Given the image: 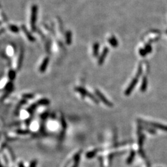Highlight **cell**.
Returning <instances> with one entry per match:
<instances>
[{
    "instance_id": "5",
    "label": "cell",
    "mask_w": 167,
    "mask_h": 167,
    "mask_svg": "<svg viewBox=\"0 0 167 167\" xmlns=\"http://www.w3.org/2000/svg\"><path fill=\"white\" fill-rule=\"evenodd\" d=\"M147 78L146 77H144V78L143 79L142 84V87H141L140 90H141L142 92H144V90H145V89H146V88H147Z\"/></svg>"
},
{
    "instance_id": "2",
    "label": "cell",
    "mask_w": 167,
    "mask_h": 167,
    "mask_svg": "<svg viewBox=\"0 0 167 167\" xmlns=\"http://www.w3.org/2000/svg\"><path fill=\"white\" fill-rule=\"evenodd\" d=\"M96 93H97V94L98 96L99 97V98H100V99H101V100L103 101V102L104 103H105L106 105H107V106H110V107H111V106H113V104L111 103L110 102V101H109L107 99H106V98H105V97H104L103 95V94H101V93L100 92L98 91V90H97V91L96 92Z\"/></svg>"
},
{
    "instance_id": "1",
    "label": "cell",
    "mask_w": 167,
    "mask_h": 167,
    "mask_svg": "<svg viewBox=\"0 0 167 167\" xmlns=\"http://www.w3.org/2000/svg\"><path fill=\"white\" fill-rule=\"evenodd\" d=\"M137 82V78H134V79L132 81L131 83L130 84V85H129V87H128V89H126L125 92V94L126 95H129V94H131V91L133 90V89H134V87H135V85H136Z\"/></svg>"
},
{
    "instance_id": "3",
    "label": "cell",
    "mask_w": 167,
    "mask_h": 167,
    "mask_svg": "<svg viewBox=\"0 0 167 167\" xmlns=\"http://www.w3.org/2000/svg\"><path fill=\"white\" fill-rule=\"evenodd\" d=\"M144 123L147 125H150L152 127H155V128H158V129H162V130L166 131H167V126H164V125H161V124H159V123H147V122H144Z\"/></svg>"
},
{
    "instance_id": "4",
    "label": "cell",
    "mask_w": 167,
    "mask_h": 167,
    "mask_svg": "<svg viewBox=\"0 0 167 167\" xmlns=\"http://www.w3.org/2000/svg\"><path fill=\"white\" fill-rule=\"evenodd\" d=\"M107 53H108V49L106 48L104 50L103 52V53H102V55H101V56L100 57V60H99V64H101L103 62L104 60H105V56H106Z\"/></svg>"
},
{
    "instance_id": "6",
    "label": "cell",
    "mask_w": 167,
    "mask_h": 167,
    "mask_svg": "<svg viewBox=\"0 0 167 167\" xmlns=\"http://www.w3.org/2000/svg\"><path fill=\"white\" fill-rule=\"evenodd\" d=\"M95 50H94V53H95V55H97V50H98V45H97L96 46H95Z\"/></svg>"
}]
</instances>
